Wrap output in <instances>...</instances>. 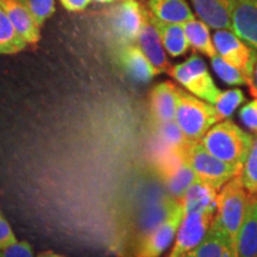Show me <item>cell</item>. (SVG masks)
Segmentation results:
<instances>
[{
  "mask_svg": "<svg viewBox=\"0 0 257 257\" xmlns=\"http://www.w3.org/2000/svg\"><path fill=\"white\" fill-rule=\"evenodd\" d=\"M255 137L229 119L213 125L202 137V146L223 162L242 170Z\"/></svg>",
  "mask_w": 257,
  "mask_h": 257,
  "instance_id": "6da1fadb",
  "label": "cell"
},
{
  "mask_svg": "<svg viewBox=\"0 0 257 257\" xmlns=\"http://www.w3.org/2000/svg\"><path fill=\"white\" fill-rule=\"evenodd\" d=\"M251 195L244 187L239 174L231 179L217 194V212L213 223L236 244Z\"/></svg>",
  "mask_w": 257,
  "mask_h": 257,
  "instance_id": "7a4b0ae2",
  "label": "cell"
},
{
  "mask_svg": "<svg viewBox=\"0 0 257 257\" xmlns=\"http://www.w3.org/2000/svg\"><path fill=\"white\" fill-rule=\"evenodd\" d=\"M175 120L189 141H201L207 131L221 120V117L210 102L179 87Z\"/></svg>",
  "mask_w": 257,
  "mask_h": 257,
  "instance_id": "3957f363",
  "label": "cell"
},
{
  "mask_svg": "<svg viewBox=\"0 0 257 257\" xmlns=\"http://www.w3.org/2000/svg\"><path fill=\"white\" fill-rule=\"evenodd\" d=\"M184 156L198 179L217 193L242 170L214 157L202 146L201 141H189L184 148Z\"/></svg>",
  "mask_w": 257,
  "mask_h": 257,
  "instance_id": "277c9868",
  "label": "cell"
},
{
  "mask_svg": "<svg viewBox=\"0 0 257 257\" xmlns=\"http://www.w3.org/2000/svg\"><path fill=\"white\" fill-rule=\"evenodd\" d=\"M184 148L169 149L161 146L156 154L157 173L165 181L173 197L179 201L184 200L188 188L198 179L194 170L185 159Z\"/></svg>",
  "mask_w": 257,
  "mask_h": 257,
  "instance_id": "5b68a950",
  "label": "cell"
},
{
  "mask_svg": "<svg viewBox=\"0 0 257 257\" xmlns=\"http://www.w3.org/2000/svg\"><path fill=\"white\" fill-rule=\"evenodd\" d=\"M168 74L193 95L212 105L216 104L221 94L208 72L206 63L197 54H193L185 62L173 66Z\"/></svg>",
  "mask_w": 257,
  "mask_h": 257,
  "instance_id": "8992f818",
  "label": "cell"
},
{
  "mask_svg": "<svg viewBox=\"0 0 257 257\" xmlns=\"http://www.w3.org/2000/svg\"><path fill=\"white\" fill-rule=\"evenodd\" d=\"M182 201L175 200L169 206L166 219L138 242L134 257H160L174 240L185 218Z\"/></svg>",
  "mask_w": 257,
  "mask_h": 257,
  "instance_id": "52a82bcc",
  "label": "cell"
},
{
  "mask_svg": "<svg viewBox=\"0 0 257 257\" xmlns=\"http://www.w3.org/2000/svg\"><path fill=\"white\" fill-rule=\"evenodd\" d=\"M147 18L148 11L137 0H119L108 12L112 34L124 46L138 40Z\"/></svg>",
  "mask_w": 257,
  "mask_h": 257,
  "instance_id": "ba28073f",
  "label": "cell"
},
{
  "mask_svg": "<svg viewBox=\"0 0 257 257\" xmlns=\"http://www.w3.org/2000/svg\"><path fill=\"white\" fill-rule=\"evenodd\" d=\"M216 213L191 212L186 213L175 237V243L168 257H185L194 251L204 240Z\"/></svg>",
  "mask_w": 257,
  "mask_h": 257,
  "instance_id": "9c48e42d",
  "label": "cell"
},
{
  "mask_svg": "<svg viewBox=\"0 0 257 257\" xmlns=\"http://www.w3.org/2000/svg\"><path fill=\"white\" fill-rule=\"evenodd\" d=\"M212 38L218 55L223 57L231 66L242 70L246 75L251 60L252 48L229 29H219L214 32Z\"/></svg>",
  "mask_w": 257,
  "mask_h": 257,
  "instance_id": "30bf717a",
  "label": "cell"
},
{
  "mask_svg": "<svg viewBox=\"0 0 257 257\" xmlns=\"http://www.w3.org/2000/svg\"><path fill=\"white\" fill-rule=\"evenodd\" d=\"M232 31L257 50V0H230Z\"/></svg>",
  "mask_w": 257,
  "mask_h": 257,
  "instance_id": "8fae6325",
  "label": "cell"
},
{
  "mask_svg": "<svg viewBox=\"0 0 257 257\" xmlns=\"http://www.w3.org/2000/svg\"><path fill=\"white\" fill-rule=\"evenodd\" d=\"M0 9L5 11L28 44H36L41 40L42 27L22 0H0Z\"/></svg>",
  "mask_w": 257,
  "mask_h": 257,
  "instance_id": "7c38bea8",
  "label": "cell"
},
{
  "mask_svg": "<svg viewBox=\"0 0 257 257\" xmlns=\"http://www.w3.org/2000/svg\"><path fill=\"white\" fill-rule=\"evenodd\" d=\"M178 88L174 83L165 81L152 89L149 95V106L155 124L175 120Z\"/></svg>",
  "mask_w": 257,
  "mask_h": 257,
  "instance_id": "4fadbf2b",
  "label": "cell"
},
{
  "mask_svg": "<svg viewBox=\"0 0 257 257\" xmlns=\"http://www.w3.org/2000/svg\"><path fill=\"white\" fill-rule=\"evenodd\" d=\"M120 64L125 73L135 81L147 83L152 81L159 73L143 50L135 44H126L119 54Z\"/></svg>",
  "mask_w": 257,
  "mask_h": 257,
  "instance_id": "5bb4252c",
  "label": "cell"
},
{
  "mask_svg": "<svg viewBox=\"0 0 257 257\" xmlns=\"http://www.w3.org/2000/svg\"><path fill=\"white\" fill-rule=\"evenodd\" d=\"M138 47L143 50L146 56L154 64V67L159 70V73H168L172 68L167 60L166 49L161 40L160 32L155 25L149 21V12L146 24L138 36Z\"/></svg>",
  "mask_w": 257,
  "mask_h": 257,
  "instance_id": "9a60e30c",
  "label": "cell"
},
{
  "mask_svg": "<svg viewBox=\"0 0 257 257\" xmlns=\"http://www.w3.org/2000/svg\"><path fill=\"white\" fill-rule=\"evenodd\" d=\"M194 252L197 257H238L237 244L213 221Z\"/></svg>",
  "mask_w": 257,
  "mask_h": 257,
  "instance_id": "2e32d148",
  "label": "cell"
},
{
  "mask_svg": "<svg viewBox=\"0 0 257 257\" xmlns=\"http://www.w3.org/2000/svg\"><path fill=\"white\" fill-rule=\"evenodd\" d=\"M198 17L212 29L232 30L229 0H191Z\"/></svg>",
  "mask_w": 257,
  "mask_h": 257,
  "instance_id": "e0dca14e",
  "label": "cell"
},
{
  "mask_svg": "<svg viewBox=\"0 0 257 257\" xmlns=\"http://www.w3.org/2000/svg\"><path fill=\"white\" fill-rule=\"evenodd\" d=\"M149 21L159 30L163 47H165L167 53L172 57H179L185 55L189 50V48H192L187 35H186L184 24L166 23V22H162L156 17H154L150 12Z\"/></svg>",
  "mask_w": 257,
  "mask_h": 257,
  "instance_id": "ac0fdd59",
  "label": "cell"
},
{
  "mask_svg": "<svg viewBox=\"0 0 257 257\" xmlns=\"http://www.w3.org/2000/svg\"><path fill=\"white\" fill-rule=\"evenodd\" d=\"M238 257H257V194L251 195L237 236Z\"/></svg>",
  "mask_w": 257,
  "mask_h": 257,
  "instance_id": "d6986e66",
  "label": "cell"
},
{
  "mask_svg": "<svg viewBox=\"0 0 257 257\" xmlns=\"http://www.w3.org/2000/svg\"><path fill=\"white\" fill-rule=\"evenodd\" d=\"M149 12L166 23L185 24L195 18L186 0H149Z\"/></svg>",
  "mask_w": 257,
  "mask_h": 257,
  "instance_id": "ffe728a7",
  "label": "cell"
},
{
  "mask_svg": "<svg viewBox=\"0 0 257 257\" xmlns=\"http://www.w3.org/2000/svg\"><path fill=\"white\" fill-rule=\"evenodd\" d=\"M217 194L210 186L197 179L188 188L182 204L185 207V213L191 212H206V213H216L217 212Z\"/></svg>",
  "mask_w": 257,
  "mask_h": 257,
  "instance_id": "44dd1931",
  "label": "cell"
},
{
  "mask_svg": "<svg viewBox=\"0 0 257 257\" xmlns=\"http://www.w3.org/2000/svg\"><path fill=\"white\" fill-rule=\"evenodd\" d=\"M184 28L193 49L200 51L210 59L218 55L213 38L210 35V27L205 22L194 18L186 22Z\"/></svg>",
  "mask_w": 257,
  "mask_h": 257,
  "instance_id": "7402d4cb",
  "label": "cell"
},
{
  "mask_svg": "<svg viewBox=\"0 0 257 257\" xmlns=\"http://www.w3.org/2000/svg\"><path fill=\"white\" fill-rule=\"evenodd\" d=\"M28 42L17 31L5 11L0 9V53L3 55H14L24 50Z\"/></svg>",
  "mask_w": 257,
  "mask_h": 257,
  "instance_id": "603a6c76",
  "label": "cell"
},
{
  "mask_svg": "<svg viewBox=\"0 0 257 257\" xmlns=\"http://www.w3.org/2000/svg\"><path fill=\"white\" fill-rule=\"evenodd\" d=\"M156 126L161 146L169 148V149H181L189 142L176 120L156 124Z\"/></svg>",
  "mask_w": 257,
  "mask_h": 257,
  "instance_id": "cb8c5ba5",
  "label": "cell"
},
{
  "mask_svg": "<svg viewBox=\"0 0 257 257\" xmlns=\"http://www.w3.org/2000/svg\"><path fill=\"white\" fill-rule=\"evenodd\" d=\"M212 68L219 79L223 80L225 83L230 86H238V85H248V78L244 74L242 70L236 68V67L231 66L230 63H227L223 57L217 55L211 59Z\"/></svg>",
  "mask_w": 257,
  "mask_h": 257,
  "instance_id": "d4e9b609",
  "label": "cell"
},
{
  "mask_svg": "<svg viewBox=\"0 0 257 257\" xmlns=\"http://www.w3.org/2000/svg\"><path fill=\"white\" fill-rule=\"evenodd\" d=\"M244 101H245V95L240 89H227V91L221 92L219 99L214 104V107L219 112L221 119H224V118L231 117L236 108L239 107Z\"/></svg>",
  "mask_w": 257,
  "mask_h": 257,
  "instance_id": "484cf974",
  "label": "cell"
},
{
  "mask_svg": "<svg viewBox=\"0 0 257 257\" xmlns=\"http://www.w3.org/2000/svg\"><path fill=\"white\" fill-rule=\"evenodd\" d=\"M239 175L246 191L252 195L257 194V136Z\"/></svg>",
  "mask_w": 257,
  "mask_h": 257,
  "instance_id": "4316f807",
  "label": "cell"
},
{
  "mask_svg": "<svg viewBox=\"0 0 257 257\" xmlns=\"http://www.w3.org/2000/svg\"><path fill=\"white\" fill-rule=\"evenodd\" d=\"M41 27L55 14V0H22Z\"/></svg>",
  "mask_w": 257,
  "mask_h": 257,
  "instance_id": "83f0119b",
  "label": "cell"
},
{
  "mask_svg": "<svg viewBox=\"0 0 257 257\" xmlns=\"http://www.w3.org/2000/svg\"><path fill=\"white\" fill-rule=\"evenodd\" d=\"M239 119L250 131L257 134V98L240 108Z\"/></svg>",
  "mask_w": 257,
  "mask_h": 257,
  "instance_id": "f1b7e54d",
  "label": "cell"
},
{
  "mask_svg": "<svg viewBox=\"0 0 257 257\" xmlns=\"http://www.w3.org/2000/svg\"><path fill=\"white\" fill-rule=\"evenodd\" d=\"M0 257H34V249L27 240H21L6 249H2Z\"/></svg>",
  "mask_w": 257,
  "mask_h": 257,
  "instance_id": "f546056e",
  "label": "cell"
},
{
  "mask_svg": "<svg viewBox=\"0 0 257 257\" xmlns=\"http://www.w3.org/2000/svg\"><path fill=\"white\" fill-rule=\"evenodd\" d=\"M17 243L15 233L12 232L4 213H0V249H6Z\"/></svg>",
  "mask_w": 257,
  "mask_h": 257,
  "instance_id": "4dcf8cb0",
  "label": "cell"
},
{
  "mask_svg": "<svg viewBox=\"0 0 257 257\" xmlns=\"http://www.w3.org/2000/svg\"><path fill=\"white\" fill-rule=\"evenodd\" d=\"M248 86L252 96L257 98V50L252 49L251 60H250L248 69Z\"/></svg>",
  "mask_w": 257,
  "mask_h": 257,
  "instance_id": "1f68e13d",
  "label": "cell"
},
{
  "mask_svg": "<svg viewBox=\"0 0 257 257\" xmlns=\"http://www.w3.org/2000/svg\"><path fill=\"white\" fill-rule=\"evenodd\" d=\"M92 0H60L61 5L68 12H81L89 5Z\"/></svg>",
  "mask_w": 257,
  "mask_h": 257,
  "instance_id": "d6a6232c",
  "label": "cell"
},
{
  "mask_svg": "<svg viewBox=\"0 0 257 257\" xmlns=\"http://www.w3.org/2000/svg\"><path fill=\"white\" fill-rule=\"evenodd\" d=\"M37 257H64V256L59 255V253L53 252V251H43L38 253Z\"/></svg>",
  "mask_w": 257,
  "mask_h": 257,
  "instance_id": "836d02e7",
  "label": "cell"
},
{
  "mask_svg": "<svg viewBox=\"0 0 257 257\" xmlns=\"http://www.w3.org/2000/svg\"><path fill=\"white\" fill-rule=\"evenodd\" d=\"M92 2L98 3V4H113V3L119 2V0H92Z\"/></svg>",
  "mask_w": 257,
  "mask_h": 257,
  "instance_id": "e575fe53",
  "label": "cell"
},
{
  "mask_svg": "<svg viewBox=\"0 0 257 257\" xmlns=\"http://www.w3.org/2000/svg\"><path fill=\"white\" fill-rule=\"evenodd\" d=\"M185 257H197V255H195V252H194V251H192V252L187 253V255H186Z\"/></svg>",
  "mask_w": 257,
  "mask_h": 257,
  "instance_id": "d590c367",
  "label": "cell"
}]
</instances>
